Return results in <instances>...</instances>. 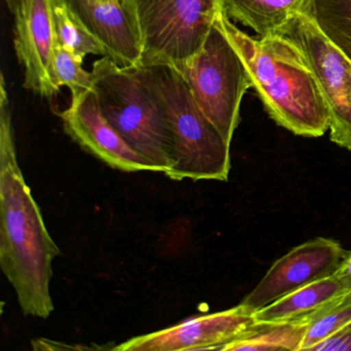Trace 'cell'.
<instances>
[{"label": "cell", "instance_id": "obj_1", "mask_svg": "<svg viewBox=\"0 0 351 351\" xmlns=\"http://www.w3.org/2000/svg\"><path fill=\"white\" fill-rule=\"evenodd\" d=\"M0 265L25 315L54 310L52 263L60 254L18 163L9 95L0 81Z\"/></svg>", "mask_w": 351, "mask_h": 351}, {"label": "cell", "instance_id": "obj_2", "mask_svg": "<svg viewBox=\"0 0 351 351\" xmlns=\"http://www.w3.org/2000/svg\"><path fill=\"white\" fill-rule=\"evenodd\" d=\"M217 24L245 64L269 116L298 136L330 130V112L299 47L283 34L252 38L221 11Z\"/></svg>", "mask_w": 351, "mask_h": 351}, {"label": "cell", "instance_id": "obj_3", "mask_svg": "<svg viewBox=\"0 0 351 351\" xmlns=\"http://www.w3.org/2000/svg\"><path fill=\"white\" fill-rule=\"evenodd\" d=\"M102 116L155 172L171 167L172 134L161 96L145 67L123 69L108 57L92 71Z\"/></svg>", "mask_w": 351, "mask_h": 351}, {"label": "cell", "instance_id": "obj_4", "mask_svg": "<svg viewBox=\"0 0 351 351\" xmlns=\"http://www.w3.org/2000/svg\"><path fill=\"white\" fill-rule=\"evenodd\" d=\"M143 67L161 96L171 129V167L166 176L174 180H228L231 143L203 114L182 73L170 65Z\"/></svg>", "mask_w": 351, "mask_h": 351}, {"label": "cell", "instance_id": "obj_5", "mask_svg": "<svg viewBox=\"0 0 351 351\" xmlns=\"http://www.w3.org/2000/svg\"><path fill=\"white\" fill-rule=\"evenodd\" d=\"M176 69L203 114L231 143L240 122L242 98L252 83L243 60L217 20L200 51Z\"/></svg>", "mask_w": 351, "mask_h": 351}, {"label": "cell", "instance_id": "obj_6", "mask_svg": "<svg viewBox=\"0 0 351 351\" xmlns=\"http://www.w3.org/2000/svg\"><path fill=\"white\" fill-rule=\"evenodd\" d=\"M143 38V66L178 67L200 51L221 0H131Z\"/></svg>", "mask_w": 351, "mask_h": 351}, {"label": "cell", "instance_id": "obj_7", "mask_svg": "<svg viewBox=\"0 0 351 351\" xmlns=\"http://www.w3.org/2000/svg\"><path fill=\"white\" fill-rule=\"evenodd\" d=\"M280 34L305 55L330 112V141L351 151V62L309 15L291 20Z\"/></svg>", "mask_w": 351, "mask_h": 351}, {"label": "cell", "instance_id": "obj_8", "mask_svg": "<svg viewBox=\"0 0 351 351\" xmlns=\"http://www.w3.org/2000/svg\"><path fill=\"white\" fill-rule=\"evenodd\" d=\"M347 252L330 238L308 240L275 261L240 304L254 313L304 285L334 274Z\"/></svg>", "mask_w": 351, "mask_h": 351}, {"label": "cell", "instance_id": "obj_9", "mask_svg": "<svg viewBox=\"0 0 351 351\" xmlns=\"http://www.w3.org/2000/svg\"><path fill=\"white\" fill-rule=\"evenodd\" d=\"M256 322L239 304L231 309L188 318L169 328L134 337L114 347L119 351L221 350Z\"/></svg>", "mask_w": 351, "mask_h": 351}, {"label": "cell", "instance_id": "obj_10", "mask_svg": "<svg viewBox=\"0 0 351 351\" xmlns=\"http://www.w3.org/2000/svg\"><path fill=\"white\" fill-rule=\"evenodd\" d=\"M53 0H24L16 17L15 48L25 69L26 89L51 98L60 91L54 77L57 44Z\"/></svg>", "mask_w": 351, "mask_h": 351}, {"label": "cell", "instance_id": "obj_11", "mask_svg": "<svg viewBox=\"0 0 351 351\" xmlns=\"http://www.w3.org/2000/svg\"><path fill=\"white\" fill-rule=\"evenodd\" d=\"M101 42L108 57L123 69L139 66L143 38L131 0H59Z\"/></svg>", "mask_w": 351, "mask_h": 351}, {"label": "cell", "instance_id": "obj_12", "mask_svg": "<svg viewBox=\"0 0 351 351\" xmlns=\"http://www.w3.org/2000/svg\"><path fill=\"white\" fill-rule=\"evenodd\" d=\"M61 117L66 132L110 167L125 172H155L102 116L95 91L71 98V106Z\"/></svg>", "mask_w": 351, "mask_h": 351}, {"label": "cell", "instance_id": "obj_13", "mask_svg": "<svg viewBox=\"0 0 351 351\" xmlns=\"http://www.w3.org/2000/svg\"><path fill=\"white\" fill-rule=\"evenodd\" d=\"M313 0H221L230 20L252 28L258 36L280 34L299 15H309Z\"/></svg>", "mask_w": 351, "mask_h": 351}, {"label": "cell", "instance_id": "obj_14", "mask_svg": "<svg viewBox=\"0 0 351 351\" xmlns=\"http://www.w3.org/2000/svg\"><path fill=\"white\" fill-rule=\"evenodd\" d=\"M346 291L348 289L332 274L283 295L254 312V317L256 322H293L313 313Z\"/></svg>", "mask_w": 351, "mask_h": 351}, {"label": "cell", "instance_id": "obj_15", "mask_svg": "<svg viewBox=\"0 0 351 351\" xmlns=\"http://www.w3.org/2000/svg\"><path fill=\"white\" fill-rule=\"evenodd\" d=\"M308 324L293 322H256L221 351H301Z\"/></svg>", "mask_w": 351, "mask_h": 351}, {"label": "cell", "instance_id": "obj_16", "mask_svg": "<svg viewBox=\"0 0 351 351\" xmlns=\"http://www.w3.org/2000/svg\"><path fill=\"white\" fill-rule=\"evenodd\" d=\"M309 16L351 62V0H313Z\"/></svg>", "mask_w": 351, "mask_h": 351}, {"label": "cell", "instance_id": "obj_17", "mask_svg": "<svg viewBox=\"0 0 351 351\" xmlns=\"http://www.w3.org/2000/svg\"><path fill=\"white\" fill-rule=\"evenodd\" d=\"M300 319L308 324L301 351L311 350L312 347L350 324L351 291L338 295L313 313Z\"/></svg>", "mask_w": 351, "mask_h": 351}, {"label": "cell", "instance_id": "obj_18", "mask_svg": "<svg viewBox=\"0 0 351 351\" xmlns=\"http://www.w3.org/2000/svg\"><path fill=\"white\" fill-rule=\"evenodd\" d=\"M53 19L57 42L84 60L87 55L108 57L106 48L59 0H53Z\"/></svg>", "mask_w": 351, "mask_h": 351}, {"label": "cell", "instance_id": "obj_19", "mask_svg": "<svg viewBox=\"0 0 351 351\" xmlns=\"http://www.w3.org/2000/svg\"><path fill=\"white\" fill-rule=\"evenodd\" d=\"M54 77L59 89L62 86L69 88L71 98L94 91L93 77L83 69V60L58 42L55 47Z\"/></svg>", "mask_w": 351, "mask_h": 351}, {"label": "cell", "instance_id": "obj_20", "mask_svg": "<svg viewBox=\"0 0 351 351\" xmlns=\"http://www.w3.org/2000/svg\"><path fill=\"white\" fill-rule=\"evenodd\" d=\"M348 291H351V252H347L343 262L334 273Z\"/></svg>", "mask_w": 351, "mask_h": 351}, {"label": "cell", "instance_id": "obj_21", "mask_svg": "<svg viewBox=\"0 0 351 351\" xmlns=\"http://www.w3.org/2000/svg\"><path fill=\"white\" fill-rule=\"evenodd\" d=\"M5 1H7L8 7L13 14H15L24 3V0H5Z\"/></svg>", "mask_w": 351, "mask_h": 351}]
</instances>
